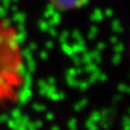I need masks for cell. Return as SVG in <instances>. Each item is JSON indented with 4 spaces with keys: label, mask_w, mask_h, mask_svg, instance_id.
<instances>
[{
    "label": "cell",
    "mask_w": 130,
    "mask_h": 130,
    "mask_svg": "<svg viewBox=\"0 0 130 130\" xmlns=\"http://www.w3.org/2000/svg\"><path fill=\"white\" fill-rule=\"evenodd\" d=\"M26 64L20 29L0 16V111L20 102L26 84Z\"/></svg>",
    "instance_id": "6da1fadb"
},
{
    "label": "cell",
    "mask_w": 130,
    "mask_h": 130,
    "mask_svg": "<svg viewBox=\"0 0 130 130\" xmlns=\"http://www.w3.org/2000/svg\"><path fill=\"white\" fill-rule=\"evenodd\" d=\"M55 11L61 13H70L86 7L90 0H46Z\"/></svg>",
    "instance_id": "7a4b0ae2"
}]
</instances>
